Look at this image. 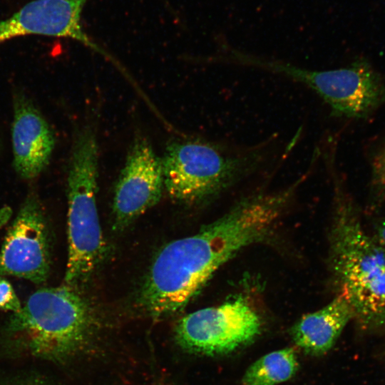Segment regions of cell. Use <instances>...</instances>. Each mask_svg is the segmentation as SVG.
<instances>
[{
    "instance_id": "cell-1",
    "label": "cell",
    "mask_w": 385,
    "mask_h": 385,
    "mask_svg": "<svg viewBox=\"0 0 385 385\" xmlns=\"http://www.w3.org/2000/svg\"><path fill=\"white\" fill-rule=\"evenodd\" d=\"M293 190L246 197L196 234L172 241L155 256L139 293L156 318L184 308L223 264L274 232Z\"/></svg>"
},
{
    "instance_id": "cell-2",
    "label": "cell",
    "mask_w": 385,
    "mask_h": 385,
    "mask_svg": "<svg viewBox=\"0 0 385 385\" xmlns=\"http://www.w3.org/2000/svg\"><path fill=\"white\" fill-rule=\"evenodd\" d=\"M93 328L91 309L76 287L66 284L44 287L11 314L2 329L0 344L10 356L63 364L86 349Z\"/></svg>"
},
{
    "instance_id": "cell-3",
    "label": "cell",
    "mask_w": 385,
    "mask_h": 385,
    "mask_svg": "<svg viewBox=\"0 0 385 385\" xmlns=\"http://www.w3.org/2000/svg\"><path fill=\"white\" fill-rule=\"evenodd\" d=\"M329 237V265L338 294L363 328L385 327V247L365 231L345 200L337 203Z\"/></svg>"
},
{
    "instance_id": "cell-4",
    "label": "cell",
    "mask_w": 385,
    "mask_h": 385,
    "mask_svg": "<svg viewBox=\"0 0 385 385\" xmlns=\"http://www.w3.org/2000/svg\"><path fill=\"white\" fill-rule=\"evenodd\" d=\"M68 174V258L64 281L78 288L97 269L106 251L96 205L98 145L91 128H84L76 138Z\"/></svg>"
},
{
    "instance_id": "cell-5",
    "label": "cell",
    "mask_w": 385,
    "mask_h": 385,
    "mask_svg": "<svg viewBox=\"0 0 385 385\" xmlns=\"http://www.w3.org/2000/svg\"><path fill=\"white\" fill-rule=\"evenodd\" d=\"M265 157L262 148L234 151L201 140L173 141L161 158L164 188L176 201L198 202L230 185Z\"/></svg>"
},
{
    "instance_id": "cell-6",
    "label": "cell",
    "mask_w": 385,
    "mask_h": 385,
    "mask_svg": "<svg viewBox=\"0 0 385 385\" xmlns=\"http://www.w3.org/2000/svg\"><path fill=\"white\" fill-rule=\"evenodd\" d=\"M261 328L257 312L238 297L187 314L177 324L175 338L187 351L218 356L250 344L260 334Z\"/></svg>"
},
{
    "instance_id": "cell-7",
    "label": "cell",
    "mask_w": 385,
    "mask_h": 385,
    "mask_svg": "<svg viewBox=\"0 0 385 385\" xmlns=\"http://www.w3.org/2000/svg\"><path fill=\"white\" fill-rule=\"evenodd\" d=\"M263 68L306 85L337 115L364 117L382 100L384 86L376 72L364 61L354 62L344 68L324 71L265 61Z\"/></svg>"
},
{
    "instance_id": "cell-8",
    "label": "cell",
    "mask_w": 385,
    "mask_h": 385,
    "mask_svg": "<svg viewBox=\"0 0 385 385\" xmlns=\"http://www.w3.org/2000/svg\"><path fill=\"white\" fill-rule=\"evenodd\" d=\"M51 238L38 197L29 195L9 227L0 251V276L41 284L49 276Z\"/></svg>"
},
{
    "instance_id": "cell-9",
    "label": "cell",
    "mask_w": 385,
    "mask_h": 385,
    "mask_svg": "<svg viewBox=\"0 0 385 385\" xmlns=\"http://www.w3.org/2000/svg\"><path fill=\"white\" fill-rule=\"evenodd\" d=\"M163 188L161 158L147 140L138 138L130 148L115 189L113 230H124L156 205Z\"/></svg>"
},
{
    "instance_id": "cell-10",
    "label": "cell",
    "mask_w": 385,
    "mask_h": 385,
    "mask_svg": "<svg viewBox=\"0 0 385 385\" xmlns=\"http://www.w3.org/2000/svg\"><path fill=\"white\" fill-rule=\"evenodd\" d=\"M88 0H34L0 21V43L13 38L40 35L69 38L106 55L85 33L81 23Z\"/></svg>"
},
{
    "instance_id": "cell-11",
    "label": "cell",
    "mask_w": 385,
    "mask_h": 385,
    "mask_svg": "<svg viewBox=\"0 0 385 385\" xmlns=\"http://www.w3.org/2000/svg\"><path fill=\"white\" fill-rule=\"evenodd\" d=\"M11 142L17 174L26 180L38 176L49 163L55 138L42 114L23 94L14 100Z\"/></svg>"
},
{
    "instance_id": "cell-12",
    "label": "cell",
    "mask_w": 385,
    "mask_h": 385,
    "mask_svg": "<svg viewBox=\"0 0 385 385\" xmlns=\"http://www.w3.org/2000/svg\"><path fill=\"white\" fill-rule=\"evenodd\" d=\"M352 318L351 307L344 298L337 294L320 309L300 318L291 328L290 335L305 354L320 356L332 348Z\"/></svg>"
},
{
    "instance_id": "cell-13",
    "label": "cell",
    "mask_w": 385,
    "mask_h": 385,
    "mask_svg": "<svg viewBox=\"0 0 385 385\" xmlns=\"http://www.w3.org/2000/svg\"><path fill=\"white\" fill-rule=\"evenodd\" d=\"M299 364L293 349L272 351L258 359L246 370L242 385H276L291 379Z\"/></svg>"
},
{
    "instance_id": "cell-14",
    "label": "cell",
    "mask_w": 385,
    "mask_h": 385,
    "mask_svg": "<svg viewBox=\"0 0 385 385\" xmlns=\"http://www.w3.org/2000/svg\"><path fill=\"white\" fill-rule=\"evenodd\" d=\"M22 304L11 283L0 276V310L16 313Z\"/></svg>"
},
{
    "instance_id": "cell-15",
    "label": "cell",
    "mask_w": 385,
    "mask_h": 385,
    "mask_svg": "<svg viewBox=\"0 0 385 385\" xmlns=\"http://www.w3.org/2000/svg\"><path fill=\"white\" fill-rule=\"evenodd\" d=\"M372 184L377 191L385 195V145L373 160Z\"/></svg>"
},
{
    "instance_id": "cell-16",
    "label": "cell",
    "mask_w": 385,
    "mask_h": 385,
    "mask_svg": "<svg viewBox=\"0 0 385 385\" xmlns=\"http://www.w3.org/2000/svg\"><path fill=\"white\" fill-rule=\"evenodd\" d=\"M11 213V209L9 206H4L0 209V229L9 222Z\"/></svg>"
},
{
    "instance_id": "cell-17",
    "label": "cell",
    "mask_w": 385,
    "mask_h": 385,
    "mask_svg": "<svg viewBox=\"0 0 385 385\" xmlns=\"http://www.w3.org/2000/svg\"><path fill=\"white\" fill-rule=\"evenodd\" d=\"M376 237L385 247V220H383L378 226L377 235Z\"/></svg>"
},
{
    "instance_id": "cell-18",
    "label": "cell",
    "mask_w": 385,
    "mask_h": 385,
    "mask_svg": "<svg viewBox=\"0 0 385 385\" xmlns=\"http://www.w3.org/2000/svg\"><path fill=\"white\" fill-rule=\"evenodd\" d=\"M382 100H385V86H384V88H383Z\"/></svg>"
}]
</instances>
